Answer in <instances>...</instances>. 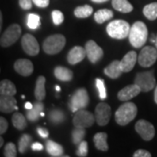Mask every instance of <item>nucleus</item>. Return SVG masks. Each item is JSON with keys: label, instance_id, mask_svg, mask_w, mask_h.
<instances>
[{"label": "nucleus", "instance_id": "f704fd0d", "mask_svg": "<svg viewBox=\"0 0 157 157\" xmlns=\"http://www.w3.org/2000/svg\"><path fill=\"white\" fill-rule=\"evenodd\" d=\"M96 87L99 92V96L101 100H105L107 98V90L105 86V82L102 78H97L95 79Z\"/></svg>", "mask_w": 157, "mask_h": 157}, {"label": "nucleus", "instance_id": "a211bd4d", "mask_svg": "<svg viewBox=\"0 0 157 157\" xmlns=\"http://www.w3.org/2000/svg\"><path fill=\"white\" fill-rule=\"evenodd\" d=\"M17 101L13 96H4L1 95L0 98V111L2 113L13 112L16 110Z\"/></svg>", "mask_w": 157, "mask_h": 157}, {"label": "nucleus", "instance_id": "1a4fd4ad", "mask_svg": "<svg viewBox=\"0 0 157 157\" xmlns=\"http://www.w3.org/2000/svg\"><path fill=\"white\" fill-rule=\"evenodd\" d=\"M157 60V49L153 46H145L138 55V63L142 67H150Z\"/></svg>", "mask_w": 157, "mask_h": 157}, {"label": "nucleus", "instance_id": "20e7f679", "mask_svg": "<svg viewBox=\"0 0 157 157\" xmlns=\"http://www.w3.org/2000/svg\"><path fill=\"white\" fill-rule=\"evenodd\" d=\"M65 45L66 38L62 34H54L45 39L43 43V49L45 53L53 55L61 52Z\"/></svg>", "mask_w": 157, "mask_h": 157}, {"label": "nucleus", "instance_id": "6e6552de", "mask_svg": "<svg viewBox=\"0 0 157 157\" xmlns=\"http://www.w3.org/2000/svg\"><path fill=\"white\" fill-rule=\"evenodd\" d=\"M94 121H96V119L92 113L84 109H80L75 112L73 119V123L75 128H86L92 127L94 123Z\"/></svg>", "mask_w": 157, "mask_h": 157}, {"label": "nucleus", "instance_id": "aec40b11", "mask_svg": "<svg viewBox=\"0 0 157 157\" xmlns=\"http://www.w3.org/2000/svg\"><path fill=\"white\" fill-rule=\"evenodd\" d=\"M123 73L121 67V61L114 60L104 69V73L111 78H119Z\"/></svg>", "mask_w": 157, "mask_h": 157}, {"label": "nucleus", "instance_id": "6ab92c4d", "mask_svg": "<svg viewBox=\"0 0 157 157\" xmlns=\"http://www.w3.org/2000/svg\"><path fill=\"white\" fill-rule=\"evenodd\" d=\"M45 106L41 101H38L33 104V107L26 113V118L30 121H37L41 116V113L44 111Z\"/></svg>", "mask_w": 157, "mask_h": 157}, {"label": "nucleus", "instance_id": "72a5a7b5", "mask_svg": "<svg viewBox=\"0 0 157 157\" xmlns=\"http://www.w3.org/2000/svg\"><path fill=\"white\" fill-rule=\"evenodd\" d=\"M26 25H27L28 28L32 29V30L39 28L40 26V17L35 13H30L27 16Z\"/></svg>", "mask_w": 157, "mask_h": 157}, {"label": "nucleus", "instance_id": "4468645a", "mask_svg": "<svg viewBox=\"0 0 157 157\" xmlns=\"http://www.w3.org/2000/svg\"><path fill=\"white\" fill-rule=\"evenodd\" d=\"M141 92V89L138 85L132 84L127 86L118 93V99L121 101H128L129 100L135 98Z\"/></svg>", "mask_w": 157, "mask_h": 157}, {"label": "nucleus", "instance_id": "49530a36", "mask_svg": "<svg viewBox=\"0 0 157 157\" xmlns=\"http://www.w3.org/2000/svg\"><path fill=\"white\" fill-rule=\"evenodd\" d=\"M92 1L94 3H104V2H107L108 0H92Z\"/></svg>", "mask_w": 157, "mask_h": 157}, {"label": "nucleus", "instance_id": "bb28decb", "mask_svg": "<svg viewBox=\"0 0 157 157\" xmlns=\"http://www.w3.org/2000/svg\"><path fill=\"white\" fill-rule=\"evenodd\" d=\"M113 17V12L108 9H101L94 13V20L99 24L105 23Z\"/></svg>", "mask_w": 157, "mask_h": 157}, {"label": "nucleus", "instance_id": "412c9836", "mask_svg": "<svg viewBox=\"0 0 157 157\" xmlns=\"http://www.w3.org/2000/svg\"><path fill=\"white\" fill-rule=\"evenodd\" d=\"M45 148L47 153L50 155L51 156L59 157L63 156L64 154V148L61 145L57 143L55 141L52 140H48L45 143Z\"/></svg>", "mask_w": 157, "mask_h": 157}, {"label": "nucleus", "instance_id": "58836bf2", "mask_svg": "<svg viewBox=\"0 0 157 157\" xmlns=\"http://www.w3.org/2000/svg\"><path fill=\"white\" fill-rule=\"evenodd\" d=\"M33 0H19V6L24 10H30L33 7Z\"/></svg>", "mask_w": 157, "mask_h": 157}, {"label": "nucleus", "instance_id": "a878e982", "mask_svg": "<svg viewBox=\"0 0 157 157\" xmlns=\"http://www.w3.org/2000/svg\"><path fill=\"white\" fill-rule=\"evenodd\" d=\"M112 6L116 11L123 13H129L134 9L128 0H112Z\"/></svg>", "mask_w": 157, "mask_h": 157}, {"label": "nucleus", "instance_id": "37998d69", "mask_svg": "<svg viewBox=\"0 0 157 157\" xmlns=\"http://www.w3.org/2000/svg\"><path fill=\"white\" fill-rule=\"evenodd\" d=\"M37 132H38V134H39V136L42 137V138H47L48 135H49L48 130L45 128H37Z\"/></svg>", "mask_w": 157, "mask_h": 157}, {"label": "nucleus", "instance_id": "473e14b6", "mask_svg": "<svg viewBox=\"0 0 157 157\" xmlns=\"http://www.w3.org/2000/svg\"><path fill=\"white\" fill-rule=\"evenodd\" d=\"M31 142H32V137L31 135H27V134H25L23 135L19 141H18V151L21 154H24L25 152L27 150L30 145H31Z\"/></svg>", "mask_w": 157, "mask_h": 157}, {"label": "nucleus", "instance_id": "f257e3e1", "mask_svg": "<svg viewBox=\"0 0 157 157\" xmlns=\"http://www.w3.org/2000/svg\"><path fill=\"white\" fill-rule=\"evenodd\" d=\"M147 35L148 33L146 25L141 21H137L130 28L129 42L135 48H140L145 45Z\"/></svg>", "mask_w": 157, "mask_h": 157}, {"label": "nucleus", "instance_id": "ddd939ff", "mask_svg": "<svg viewBox=\"0 0 157 157\" xmlns=\"http://www.w3.org/2000/svg\"><path fill=\"white\" fill-rule=\"evenodd\" d=\"M22 47L28 55L36 56L39 52V42L33 35L26 33L22 38Z\"/></svg>", "mask_w": 157, "mask_h": 157}, {"label": "nucleus", "instance_id": "c03bdc74", "mask_svg": "<svg viewBox=\"0 0 157 157\" xmlns=\"http://www.w3.org/2000/svg\"><path fill=\"white\" fill-rule=\"evenodd\" d=\"M31 147H32V149L33 151H41L44 148L43 145L41 143H39V142H34V143H33Z\"/></svg>", "mask_w": 157, "mask_h": 157}, {"label": "nucleus", "instance_id": "b1692460", "mask_svg": "<svg viewBox=\"0 0 157 157\" xmlns=\"http://www.w3.org/2000/svg\"><path fill=\"white\" fill-rule=\"evenodd\" d=\"M17 93L15 85L8 79H4L0 83V94L4 96H14Z\"/></svg>", "mask_w": 157, "mask_h": 157}, {"label": "nucleus", "instance_id": "cd10ccee", "mask_svg": "<svg viewBox=\"0 0 157 157\" xmlns=\"http://www.w3.org/2000/svg\"><path fill=\"white\" fill-rule=\"evenodd\" d=\"M11 121H12L13 126L18 130H24L27 126L26 119L20 113H15L12 115Z\"/></svg>", "mask_w": 157, "mask_h": 157}, {"label": "nucleus", "instance_id": "2f4dec72", "mask_svg": "<svg viewBox=\"0 0 157 157\" xmlns=\"http://www.w3.org/2000/svg\"><path fill=\"white\" fill-rule=\"evenodd\" d=\"M86 130L81 128H75L72 133V140L74 145H78L82 140H84Z\"/></svg>", "mask_w": 157, "mask_h": 157}, {"label": "nucleus", "instance_id": "423d86ee", "mask_svg": "<svg viewBox=\"0 0 157 157\" xmlns=\"http://www.w3.org/2000/svg\"><path fill=\"white\" fill-rule=\"evenodd\" d=\"M21 35V27L17 24L11 25L1 36L0 45L2 47H9L12 45Z\"/></svg>", "mask_w": 157, "mask_h": 157}, {"label": "nucleus", "instance_id": "9d476101", "mask_svg": "<svg viewBox=\"0 0 157 157\" xmlns=\"http://www.w3.org/2000/svg\"><path fill=\"white\" fill-rule=\"evenodd\" d=\"M136 132L144 140H150L154 138L155 135V129L153 124L148 122L146 120L138 121L135 127Z\"/></svg>", "mask_w": 157, "mask_h": 157}, {"label": "nucleus", "instance_id": "c85d7f7f", "mask_svg": "<svg viewBox=\"0 0 157 157\" xmlns=\"http://www.w3.org/2000/svg\"><path fill=\"white\" fill-rule=\"evenodd\" d=\"M93 7L90 6H78L75 10H74V15L75 17L78 18H86V17H90L93 14Z\"/></svg>", "mask_w": 157, "mask_h": 157}, {"label": "nucleus", "instance_id": "de8ad7c7", "mask_svg": "<svg viewBox=\"0 0 157 157\" xmlns=\"http://www.w3.org/2000/svg\"><path fill=\"white\" fill-rule=\"evenodd\" d=\"M155 101L157 104V86L156 87H155Z\"/></svg>", "mask_w": 157, "mask_h": 157}, {"label": "nucleus", "instance_id": "39448f33", "mask_svg": "<svg viewBox=\"0 0 157 157\" xmlns=\"http://www.w3.org/2000/svg\"><path fill=\"white\" fill-rule=\"evenodd\" d=\"M89 103V96L87 94V91L85 88H78L77 89L72 96L69 107L73 112H77L78 110L84 109L87 107Z\"/></svg>", "mask_w": 157, "mask_h": 157}, {"label": "nucleus", "instance_id": "2eb2a0df", "mask_svg": "<svg viewBox=\"0 0 157 157\" xmlns=\"http://www.w3.org/2000/svg\"><path fill=\"white\" fill-rule=\"evenodd\" d=\"M14 69L20 75L28 77L33 73V64L26 59H19L15 62Z\"/></svg>", "mask_w": 157, "mask_h": 157}, {"label": "nucleus", "instance_id": "79ce46f5", "mask_svg": "<svg viewBox=\"0 0 157 157\" xmlns=\"http://www.w3.org/2000/svg\"><path fill=\"white\" fill-rule=\"evenodd\" d=\"M35 6H37L39 8H45L49 6L50 0H33Z\"/></svg>", "mask_w": 157, "mask_h": 157}, {"label": "nucleus", "instance_id": "603ef678", "mask_svg": "<svg viewBox=\"0 0 157 157\" xmlns=\"http://www.w3.org/2000/svg\"><path fill=\"white\" fill-rule=\"evenodd\" d=\"M155 47H156V49H157V35H156V38H155Z\"/></svg>", "mask_w": 157, "mask_h": 157}, {"label": "nucleus", "instance_id": "09e8293b", "mask_svg": "<svg viewBox=\"0 0 157 157\" xmlns=\"http://www.w3.org/2000/svg\"><path fill=\"white\" fill-rule=\"evenodd\" d=\"M3 144H4V139L3 137H0V147H3Z\"/></svg>", "mask_w": 157, "mask_h": 157}, {"label": "nucleus", "instance_id": "a18cd8bd", "mask_svg": "<svg viewBox=\"0 0 157 157\" xmlns=\"http://www.w3.org/2000/svg\"><path fill=\"white\" fill-rule=\"evenodd\" d=\"M33 107V105L31 103V102H26L25 104V108L28 111V110H31L32 108Z\"/></svg>", "mask_w": 157, "mask_h": 157}, {"label": "nucleus", "instance_id": "f3484780", "mask_svg": "<svg viewBox=\"0 0 157 157\" xmlns=\"http://www.w3.org/2000/svg\"><path fill=\"white\" fill-rule=\"evenodd\" d=\"M86 56V49L81 46H74L69 51L67 54V61L71 65H76L81 62Z\"/></svg>", "mask_w": 157, "mask_h": 157}, {"label": "nucleus", "instance_id": "864d4df0", "mask_svg": "<svg viewBox=\"0 0 157 157\" xmlns=\"http://www.w3.org/2000/svg\"><path fill=\"white\" fill-rule=\"evenodd\" d=\"M41 116H45V113H44V112L41 113Z\"/></svg>", "mask_w": 157, "mask_h": 157}, {"label": "nucleus", "instance_id": "c756f323", "mask_svg": "<svg viewBox=\"0 0 157 157\" xmlns=\"http://www.w3.org/2000/svg\"><path fill=\"white\" fill-rule=\"evenodd\" d=\"M144 16L149 20H155L157 18V3H151L143 8Z\"/></svg>", "mask_w": 157, "mask_h": 157}, {"label": "nucleus", "instance_id": "4c0bfd02", "mask_svg": "<svg viewBox=\"0 0 157 157\" xmlns=\"http://www.w3.org/2000/svg\"><path fill=\"white\" fill-rule=\"evenodd\" d=\"M52 22L55 25H59L64 21V15L60 11L54 10L52 12Z\"/></svg>", "mask_w": 157, "mask_h": 157}, {"label": "nucleus", "instance_id": "f8f14e48", "mask_svg": "<svg viewBox=\"0 0 157 157\" xmlns=\"http://www.w3.org/2000/svg\"><path fill=\"white\" fill-rule=\"evenodd\" d=\"M85 49H86V56L88 58L89 61L93 64H95L99 60H101V58L103 57V50L94 40L87 41L86 43Z\"/></svg>", "mask_w": 157, "mask_h": 157}, {"label": "nucleus", "instance_id": "3c124183", "mask_svg": "<svg viewBox=\"0 0 157 157\" xmlns=\"http://www.w3.org/2000/svg\"><path fill=\"white\" fill-rule=\"evenodd\" d=\"M2 20H3V19H2V14L0 13V25H1L0 27H2Z\"/></svg>", "mask_w": 157, "mask_h": 157}, {"label": "nucleus", "instance_id": "7ed1b4c3", "mask_svg": "<svg viewBox=\"0 0 157 157\" xmlns=\"http://www.w3.org/2000/svg\"><path fill=\"white\" fill-rule=\"evenodd\" d=\"M130 28L131 27L127 21L118 19L111 21L107 25V33L113 39H123L129 35Z\"/></svg>", "mask_w": 157, "mask_h": 157}, {"label": "nucleus", "instance_id": "393cba45", "mask_svg": "<svg viewBox=\"0 0 157 157\" xmlns=\"http://www.w3.org/2000/svg\"><path fill=\"white\" fill-rule=\"evenodd\" d=\"M107 135L104 132L97 133L94 136V142L96 148L101 151H107L108 150V145H107Z\"/></svg>", "mask_w": 157, "mask_h": 157}, {"label": "nucleus", "instance_id": "8fccbe9b", "mask_svg": "<svg viewBox=\"0 0 157 157\" xmlns=\"http://www.w3.org/2000/svg\"><path fill=\"white\" fill-rule=\"evenodd\" d=\"M55 89H56L57 92H59V91H60V86H55Z\"/></svg>", "mask_w": 157, "mask_h": 157}, {"label": "nucleus", "instance_id": "7c9ffc66", "mask_svg": "<svg viewBox=\"0 0 157 157\" xmlns=\"http://www.w3.org/2000/svg\"><path fill=\"white\" fill-rule=\"evenodd\" d=\"M65 119H66L65 113L62 112L61 110L54 109L49 113V120L52 123L55 124V125L62 123L65 121Z\"/></svg>", "mask_w": 157, "mask_h": 157}, {"label": "nucleus", "instance_id": "ea45409f", "mask_svg": "<svg viewBox=\"0 0 157 157\" xmlns=\"http://www.w3.org/2000/svg\"><path fill=\"white\" fill-rule=\"evenodd\" d=\"M8 129V122L6 120V118L0 117V134H5Z\"/></svg>", "mask_w": 157, "mask_h": 157}, {"label": "nucleus", "instance_id": "4be33fe9", "mask_svg": "<svg viewBox=\"0 0 157 157\" xmlns=\"http://www.w3.org/2000/svg\"><path fill=\"white\" fill-rule=\"evenodd\" d=\"M54 76L60 81L68 82L73 79V72L67 67H57L54 69Z\"/></svg>", "mask_w": 157, "mask_h": 157}, {"label": "nucleus", "instance_id": "5701e85b", "mask_svg": "<svg viewBox=\"0 0 157 157\" xmlns=\"http://www.w3.org/2000/svg\"><path fill=\"white\" fill-rule=\"evenodd\" d=\"M45 78L44 76H39V78L36 80V86H35V91H34V94L35 98L37 99V101H43L45 98Z\"/></svg>", "mask_w": 157, "mask_h": 157}, {"label": "nucleus", "instance_id": "c9c22d12", "mask_svg": "<svg viewBox=\"0 0 157 157\" xmlns=\"http://www.w3.org/2000/svg\"><path fill=\"white\" fill-rule=\"evenodd\" d=\"M4 155L6 157H15L17 156V147L14 143L9 142L5 147Z\"/></svg>", "mask_w": 157, "mask_h": 157}, {"label": "nucleus", "instance_id": "9b49d317", "mask_svg": "<svg viewBox=\"0 0 157 157\" xmlns=\"http://www.w3.org/2000/svg\"><path fill=\"white\" fill-rule=\"evenodd\" d=\"M110 117H111L110 106L105 102L99 103L95 108V119L98 125L101 127L106 126L109 122Z\"/></svg>", "mask_w": 157, "mask_h": 157}, {"label": "nucleus", "instance_id": "f03ea898", "mask_svg": "<svg viewBox=\"0 0 157 157\" xmlns=\"http://www.w3.org/2000/svg\"><path fill=\"white\" fill-rule=\"evenodd\" d=\"M137 115V107L133 102H127L121 105L115 112V121L120 126L129 124Z\"/></svg>", "mask_w": 157, "mask_h": 157}, {"label": "nucleus", "instance_id": "e433bc0d", "mask_svg": "<svg viewBox=\"0 0 157 157\" xmlns=\"http://www.w3.org/2000/svg\"><path fill=\"white\" fill-rule=\"evenodd\" d=\"M88 154V144L86 140H82L79 144H78V149L76 151V155L78 156L86 157Z\"/></svg>", "mask_w": 157, "mask_h": 157}, {"label": "nucleus", "instance_id": "a19ab883", "mask_svg": "<svg viewBox=\"0 0 157 157\" xmlns=\"http://www.w3.org/2000/svg\"><path fill=\"white\" fill-rule=\"evenodd\" d=\"M134 157H151V154L145 149H139L135 152Z\"/></svg>", "mask_w": 157, "mask_h": 157}, {"label": "nucleus", "instance_id": "dca6fc26", "mask_svg": "<svg viewBox=\"0 0 157 157\" xmlns=\"http://www.w3.org/2000/svg\"><path fill=\"white\" fill-rule=\"evenodd\" d=\"M137 60H138V57L135 51L128 52L121 60V67L122 72L128 73L130 71H132Z\"/></svg>", "mask_w": 157, "mask_h": 157}, {"label": "nucleus", "instance_id": "0eeeda50", "mask_svg": "<svg viewBox=\"0 0 157 157\" xmlns=\"http://www.w3.org/2000/svg\"><path fill=\"white\" fill-rule=\"evenodd\" d=\"M135 83L140 86L142 92L151 91L156 84L155 78L154 75V71L138 73L135 76Z\"/></svg>", "mask_w": 157, "mask_h": 157}]
</instances>
